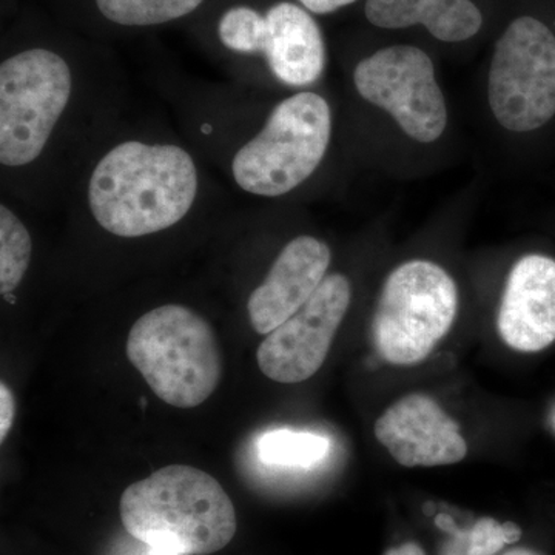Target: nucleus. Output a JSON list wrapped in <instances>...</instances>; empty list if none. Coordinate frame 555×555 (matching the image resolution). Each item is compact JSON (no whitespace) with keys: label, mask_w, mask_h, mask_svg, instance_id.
Listing matches in <instances>:
<instances>
[{"label":"nucleus","mask_w":555,"mask_h":555,"mask_svg":"<svg viewBox=\"0 0 555 555\" xmlns=\"http://www.w3.org/2000/svg\"><path fill=\"white\" fill-rule=\"evenodd\" d=\"M31 255L30 230L9 204H0V294L10 302L30 269Z\"/></svg>","instance_id":"obj_15"},{"label":"nucleus","mask_w":555,"mask_h":555,"mask_svg":"<svg viewBox=\"0 0 555 555\" xmlns=\"http://www.w3.org/2000/svg\"><path fill=\"white\" fill-rule=\"evenodd\" d=\"M299 5L305 7L309 13L324 14L335 13V11L345 9V7L352 5L357 0H297Z\"/></svg>","instance_id":"obj_20"},{"label":"nucleus","mask_w":555,"mask_h":555,"mask_svg":"<svg viewBox=\"0 0 555 555\" xmlns=\"http://www.w3.org/2000/svg\"><path fill=\"white\" fill-rule=\"evenodd\" d=\"M105 20L120 27H155L189 16L204 0H94Z\"/></svg>","instance_id":"obj_17"},{"label":"nucleus","mask_w":555,"mask_h":555,"mask_svg":"<svg viewBox=\"0 0 555 555\" xmlns=\"http://www.w3.org/2000/svg\"><path fill=\"white\" fill-rule=\"evenodd\" d=\"M496 327L511 349L535 353L555 341V259L525 255L514 262L500 298Z\"/></svg>","instance_id":"obj_13"},{"label":"nucleus","mask_w":555,"mask_h":555,"mask_svg":"<svg viewBox=\"0 0 555 555\" xmlns=\"http://www.w3.org/2000/svg\"><path fill=\"white\" fill-rule=\"evenodd\" d=\"M82 208L108 235L139 240L178 228L204 201V173L189 149L167 138H119L90 164Z\"/></svg>","instance_id":"obj_2"},{"label":"nucleus","mask_w":555,"mask_h":555,"mask_svg":"<svg viewBox=\"0 0 555 555\" xmlns=\"http://www.w3.org/2000/svg\"><path fill=\"white\" fill-rule=\"evenodd\" d=\"M459 305V286L443 266L427 258L401 262L383 281L372 318L378 356L396 366L426 360L454 326Z\"/></svg>","instance_id":"obj_8"},{"label":"nucleus","mask_w":555,"mask_h":555,"mask_svg":"<svg viewBox=\"0 0 555 555\" xmlns=\"http://www.w3.org/2000/svg\"><path fill=\"white\" fill-rule=\"evenodd\" d=\"M82 82L57 51L31 47L0 64V167L31 177L56 155L80 102Z\"/></svg>","instance_id":"obj_5"},{"label":"nucleus","mask_w":555,"mask_h":555,"mask_svg":"<svg viewBox=\"0 0 555 555\" xmlns=\"http://www.w3.org/2000/svg\"><path fill=\"white\" fill-rule=\"evenodd\" d=\"M124 528L149 547L207 555L232 542L235 506L217 478L198 467H160L130 485L119 500Z\"/></svg>","instance_id":"obj_6"},{"label":"nucleus","mask_w":555,"mask_h":555,"mask_svg":"<svg viewBox=\"0 0 555 555\" xmlns=\"http://www.w3.org/2000/svg\"><path fill=\"white\" fill-rule=\"evenodd\" d=\"M258 456L264 465L312 467L326 459L331 441L320 434L301 430H270L258 441Z\"/></svg>","instance_id":"obj_16"},{"label":"nucleus","mask_w":555,"mask_h":555,"mask_svg":"<svg viewBox=\"0 0 555 555\" xmlns=\"http://www.w3.org/2000/svg\"><path fill=\"white\" fill-rule=\"evenodd\" d=\"M555 119V33L539 17H514L474 82L470 120L486 158L502 166L518 141Z\"/></svg>","instance_id":"obj_3"},{"label":"nucleus","mask_w":555,"mask_h":555,"mask_svg":"<svg viewBox=\"0 0 555 555\" xmlns=\"http://www.w3.org/2000/svg\"><path fill=\"white\" fill-rule=\"evenodd\" d=\"M505 555H542L537 553V551L526 550V547H517V550L509 551Z\"/></svg>","instance_id":"obj_22"},{"label":"nucleus","mask_w":555,"mask_h":555,"mask_svg":"<svg viewBox=\"0 0 555 555\" xmlns=\"http://www.w3.org/2000/svg\"><path fill=\"white\" fill-rule=\"evenodd\" d=\"M251 57L264 62L272 86L284 91L317 89L327 68L320 25L305 7L281 0L262 13Z\"/></svg>","instance_id":"obj_10"},{"label":"nucleus","mask_w":555,"mask_h":555,"mask_svg":"<svg viewBox=\"0 0 555 555\" xmlns=\"http://www.w3.org/2000/svg\"><path fill=\"white\" fill-rule=\"evenodd\" d=\"M385 555H426L423 547L416 545V543H404V545H400L397 547H390L387 550Z\"/></svg>","instance_id":"obj_21"},{"label":"nucleus","mask_w":555,"mask_h":555,"mask_svg":"<svg viewBox=\"0 0 555 555\" xmlns=\"http://www.w3.org/2000/svg\"><path fill=\"white\" fill-rule=\"evenodd\" d=\"M364 16L382 30L423 27L447 46L469 42L485 25L483 11L474 0H366Z\"/></svg>","instance_id":"obj_14"},{"label":"nucleus","mask_w":555,"mask_h":555,"mask_svg":"<svg viewBox=\"0 0 555 555\" xmlns=\"http://www.w3.org/2000/svg\"><path fill=\"white\" fill-rule=\"evenodd\" d=\"M520 537L521 529L516 524L500 525L495 518H481L467 534V555H495Z\"/></svg>","instance_id":"obj_18"},{"label":"nucleus","mask_w":555,"mask_h":555,"mask_svg":"<svg viewBox=\"0 0 555 555\" xmlns=\"http://www.w3.org/2000/svg\"><path fill=\"white\" fill-rule=\"evenodd\" d=\"M331 264V246L317 235L299 233L287 241L248 297L247 313L254 331L269 335L294 317L326 280Z\"/></svg>","instance_id":"obj_11"},{"label":"nucleus","mask_w":555,"mask_h":555,"mask_svg":"<svg viewBox=\"0 0 555 555\" xmlns=\"http://www.w3.org/2000/svg\"><path fill=\"white\" fill-rule=\"evenodd\" d=\"M147 555H179L173 553V551L160 550V547H150V553Z\"/></svg>","instance_id":"obj_23"},{"label":"nucleus","mask_w":555,"mask_h":555,"mask_svg":"<svg viewBox=\"0 0 555 555\" xmlns=\"http://www.w3.org/2000/svg\"><path fill=\"white\" fill-rule=\"evenodd\" d=\"M337 109L326 91H288L230 153L233 184L264 199L297 195L326 166L339 137Z\"/></svg>","instance_id":"obj_4"},{"label":"nucleus","mask_w":555,"mask_h":555,"mask_svg":"<svg viewBox=\"0 0 555 555\" xmlns=\"http://www.w3.org/2000/svg\"><path fill=\"white\" fill-rule=\"evenodd\" d=\"M14 416H16V400L10 387L2 383L0 385V441H5L9 436Z\"/></svg>","instance_id":"obj_19"},{"label":"nucleus","mask_w":555,"mask_h":555,"mask_svg":"<svg viewBox=\"0 0 555 555\" xmlns=\"http://www.w3.org/2000/svg\"><path fill=\"white\" fill-rule=\"evenodd\" d=\"M352 295V283L345 273H328L294 317L266 335L257 352L262 374L283 385L313 377L326 361Z\"/></svg>","instance_id":"obj_9"},{"label":"nucleus","mask_w":555,"mask_h":555,"mask_svg":"<svg viewBox=\"0 0 555 555\" xmlns=\"http://www.w3.org/2000/svg\"><path fill=\"white\" fill-rule=\"evenodd\" d=\"M127 357L155 396L173 408L199 406L221 382L217 335L188 306L164 305L139 318L127 338Z\"/></svg>","instance_id":"obj_7"},{"label":"nucleus","mask_w":555,"mask_h":555,"mask_svg":"<svg viewBox=\"0 0 555 555\" xmlns=\"http://www.w3.org/2000/svg\"><path fill=\"white\" fill-rule=\"evenodd\" d=\"M347 93L350 150L377 173L423 177L451 166L465 147L436 61L420 47L396 43L360 57Z\"/></svg>","instance_id":"obj_1"},{"label":"nucleus","mask_w":555,"mask_h":555,"mask_svg":"<svg viewBox=\"0 0 555 555\" xmlns=\"http://www.w3.org/2000/svg\"><path fill=\"white\" fill-rule=\"evenodd\" d=\"M375 437L401 466H447L467 455L465 438L433 398L411 393L386 409Z\"/></svg>","instance_id":"obj_12"}]
</instances>
